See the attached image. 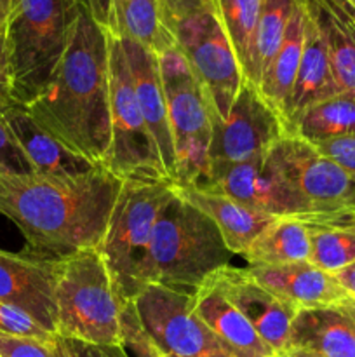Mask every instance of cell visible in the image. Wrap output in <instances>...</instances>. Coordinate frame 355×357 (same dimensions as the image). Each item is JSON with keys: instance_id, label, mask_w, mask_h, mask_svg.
Here are the masks:
<instances>
[{"instance_id": "38", "label": "cell", "mask_w": 355, "mask_h": 357, "mask_svg": "<svg viewBox=\"0 0 355 357\" xmlns=\"http://www.w3.org/2000/svg\"><path fill=\"white\" fill-rule=\"evenodd\" d=\"M14 105L10 96V79H9V59H7L6 31L0 28V114L7 107Z\"/></svg>"}, {"instance_id": "40", "label": "cell", "mask_w": 355, "mask_h": 357, "mask_svg": "<svg viewBox=\"0 0 355 357\" xmlns=\"http://www.w3.org/2000/svg\"><path fill=\"white\" fill-rule=\"evenodd\" d=\"M355 35V0H322Z\"/></svg>"}, {"instance_id": "2", "label": "cell", "mask_w": 355, "mask_h": 357, "mask_svg": "<svg viewBox=\"0 0 355 357\" xmlns=\"http://www.w3.org/2000/svg\"><path fill=\"white\" fill-rule=\"evenodd\" d=\"M66 149L104 166L111 142L106 30L80 7L68 47L42 93L24 107Z\"/></svg>"}, {"instance_id": "15", "label": "cell", "mask_w": 355, "mask_h": 357, "mask_svg": "<svg viewBox=\"0 0 355 357\" xmlns=\"http://www.w3.org/2000/svg\"><path fill=\"white\" fill-rule=\"evenodd\" d=\"M0 302L19 307L56 335V260L0 250Z\"/></svg>"}, {"instance_id": "13", "label": "cell", "mask_w": 355, "mask_h": 357, "mask_svg": "<svg viewBox=\"0 0 355 357\" xmlns=\"http://www.w3.org/2000/svg\"><path fill=\"white\" fill-rule=\"evenodd\" d=\"M204 188H214L246 208L274 218L310 215L308 206L285 180L270 152L216 171L209 187Z\"/></svg>"}, {"instance_id": "20", "label": "cell", "mask_w": 355, "mask_h": 357, "mask_svg": "<svg viewBox=\"0 0 355 357\" xmlns=\"http://www.w3.org/2000/svg\"><path fill=\"white\" fill-rule=\"evenodd\" d=\"M191 312L233 357H274L275 352L265 344L249 321L211 282L204 281L191 295Z\"/></svg>"}, {"instance_id": "36", "label": "cell", "mask_w": 355, "mask_h": 357, "mask_svg": "<svg viewBox=\"0 0 355 357\" xmlns=\"http://www.w3.org/2000/svg\"><path fill=\"white\" fill-rule=\"evenodd\" d=\"M63 342L72 357H132L124 345H93L66 338Z\"/></svg>"}, {"instance_id": "19", "label": "cell", "mask_w": 355, "mask_h": 357, "mask_svg": "<svg viewBox=\"0 0 355 357\" xmlns=\"http://www.w3.org/2000/svg\"><path fill=\"white\" fill-rule=\"evenodd\" d=\"M174 188L183 201L204 213L218 227L232 255L242 257L244 251L260 236L261 230L267 229L275 220L274 216L246 208L214 188L181 187V185H174Z\"/></svg>"}, {"instance_id": "3", "label": "cell", "mask_w": 355, "mask_h": 357, "mask_svg": "<svg viewBox=\"0 0 355 357\" xmlns=\"http://www.w3.org/2000/svg\"><path fill=\"white\" fill-rule=\"evenodd\" d=\"M233 255L218 227L176 194L157 220L145 267V286L194 295L205 278L230 265Z\"/></svg>"}, {"instance_id": "8", "label": "cell", "mask_w": 355, "mask_h": 357, "mask_svg": "<svg viewBox=\"0 0 355 357\" xmlns=\"http://www.w3.org/2000/svg\"><path fill=\"white\" fill-rule=\"evenodd\" d=\"M106 42L111 142L104 167L122 181L166 180L159 149L136 100L120 37L106 31Z\"/></svg>"}, {"instance_id": "14", "label": "cell", "mask_w": 355, "mask_h": 357, "mask_svg": "<svg viewBox=\"0 0 355 357\" xmlns=\"http://www.w3.org/2000/svg\"><path fill=\"white\" fill-rule=\"evenodd\" d=\"M205 281L211 282L249 321L271 351L278 352L285 349L291 324L299 312L298 309L258 284L247 268L225 265L205 278Z\"/></svg>"}, {"instance_id": "23", "label": "cell", "mask_w": 355, "mask_h": 357, "mask_svg": "<svg viewBox=\"0 0 355 357\" xmlns=\"http://www.w3.org/2000/svg\"><path fill=\"white\" fill-rule=\"evenodd\" d=\"M305 6H303L301 0H298V6H296L291 21L287 24V30H285L284 40H282L277 54L268 65L267 72L263 73L260 86H258L261 98L281 117V121L284 122V128L287 126L289 103H291L299 59H301L303 52V42H305Z\"/></svg>"}, {"instance_id": "26", "label": "cell", "mask_w": 355, "mask_h": 357, "mask_svg": "<svg viewBox=\"0 0 355 357\" xmlns=\"http://www.w3.org/2000/svg\"><path fill=\"white\" fill-rule=\"evenodd\" d=\"M242 258L249 267H274L308 261V232L296 216L275 218L244 251Z\"/></svg>"}, {"instance_id": "33", "label": "cell", "mask_w": 355, "mask_h": 357, "mask_svg": "<svg viewBox=\"0 0 355 357\" xmlns=\"http://www.w3.org/2000/svg\"><path fill=\"white\" fill-rule=\"evenodd\" d=\"M0 171L10 174H28L33 173V167L28 162L24 153L14 142L9 128L3 124L0 117Z\"/></svg>"}, {"instance_id": "35", "label": "cell", "mask_w": 355, "mask_h": 357, "mask_svg": "<svg viewBox=\"0 0 355 357\" xmlns=\"http://www.w3.org/2000/svg\"><path fill=\"white\" fill-rule=\"evenodd\" d=\"M317 149L333 159L355 181V135L317 143Z\"/></svg>"}, {"instance_id": "21", "label": "cell", "mask_w": 355, "mask_h": 357, "mask_svg": "<svg viewBox=\"0 0 355 357\" xmlns=\"http://www.w3.org/2000/svg\"><path fill=\"white\" fill-rule=\"evenodd\" d=\"M285 347L320 357H355V323L338 307L299 310Z\"/></svg>"}, {"instance_id": "17", "label": "cell", "mask_w": 355, "mask_h": 357, "mask_svg": "<svg viewBox=\"0 0 355 357\" xmlns=\"http://www.w3.org/2000/svg\"><path fill=\"white\" fill-rule=\"evenodd\" d=\"M246 268L258 284L298 310L338 307L348 296V291L338 282L336 275L310 261Z\"/></svg>"}, {"instance_id": "25", "label": "cell", "mask_w": 355, "mask_h": 357, "mask_svg": "<svg viewBox=\"0 0 355 357\" xmlns=\"http://www.w3.org/2000/svg\"><path fill=\"white\" fill-rule=\"evenodd\" d=\"M157 54L176 45L164 14L162 0H113V31Z\"/></svg>"}, {"instance_id": "29", "label": "cell", "mask_w": 355, "mask_h": 357, "mask_svg": "<svg viewBox=\"0 0 355 357\" xmlns=\"http://www.w3.org/2000/svg\"><path fill=\"white\" fill-rule=\"evenodd\" d=\"M298 0H261L260 16L254 31L253 52H251V70L246 82L258 89L263 73L277 54L285 30L291 21Z\"/></svg>"}, {"instance_id": "12", "label": "cell", "mask_w": 355, "mask_h": 357, "mask_svg": "<svg viewBox=\"0 0 355 357\" xmlns=\"http://www.w3.org/2000/svg\"><path fill=\"white\" fill-rule=\"evenodd\" d=\"M282 136H285L284 122L268 107L260 91L246 82L228 117L212 122L211 176L233 164L265 155Z\"/></svg>"}, {"instance_id": "24", "label": "cell", "mask_w": 355, "mask_h": 357, "mask_svg": "<svg viewBox=\"0 0 355 357\" xmlns=\"http://www.w3.org/2000/svg\"><path fill=\"white\" fill-rule=\"evenodd\" d=\"M310 241L308 261L329 274H338L355 261V211L296 216Z\"/></svg>"}, {"instance_id": "4", "label": "cell", "mask_w": 355, "mask_h": 357, "mask_svg": "<svg viewBox=\"0 0 355 357\" xmlns=\"http://www.w3.org/2000/svg\"><path fill=\"white\" fill-rule=\"evenodd\" d=\"M80 7L79 0H13L3 31L14 103L26 107L47 86Z\"/></svg>"}, {"instance_id": "18", "label": "cell", "mask_w": 355, "mask_h": 357, "mask_svg": "<svg viewBox=\"0 0 355 357\" xmlns=\"http://www.w3.org/2000/svg\"><path fill=\"white\" fill-rule=\"evenodd\" d=\"M3 124L9 128L14 142L24 153L33 173L44 176H77L94 169V164L82 159L61 142L45 131L24 107L10 105L0 114Z\"/></svg>"}, {"instance_id": "16", "label": "cell", "mask_w": 355, "mask_h": 357, "mask_svg": "<svg viewBox=\"0 0 355 357\" xmlns=\"http://www.w3.org/2000/svg\"><path fill=\"white\" fill-rule=\"evenodd\" d=\"M120 42L125 58H127L139 110H141L146 126L155 139L167 178L174 181L176 155H174V142L166 93H164L162 77H160L159 56L155 51L131 40V38L120 37Z\"/></svg>"}, {"instance_id": "10", "label": "cell", "mask_w": 355, "mask_h": 357, "mask_svg": "<svg viewBox=\"0 0 355 357\" xmlns=\"http://www.w3.org/2000/svg\"><path fill=\"white\" fill-rule=\"evenodd\" d=\"M131 302L150 337L171 357H233L191 312L188 293L148 284Z\"/></svg>"}, {"instance_id": "45", "label": "cell", "mask_w": 355, "mask_h": 357, "mask_svg": "<svg viewBox=\"0 0 355 357\" xmlns=\"http://www.w3.org/2000/svg\"><path fill=\"white\" fill-rule=\"evenodd\" d=\"M10 6H13V0H0V28H3V24H6Z\"/></svg>"}, {"instance_id": "5", "label": "cell", "mask_w": 355, "mask_h": 357, "mask_svg": "<svg viewBox=\"0 0 355 357\" xmlns=\"http://www.w3.org/2000/svg\"><path fill=\"white\" fill-rule=\"evenodd\" d=\"M124 300L97 250L56 260V335L93 345H124Z\"/></svg>"}, {"instance_id": "9", "label": "cell", "mask_w": 355, "mask_h": 357, "mask_svg": "<svg viewBox=\"0 0 355 357\" xmlns=\"http://www.w3.org/2000/svg\"><path fill=\"white\" fill-rule=\"evenodd\" d=\"M176 45L204 89L212 122L225 121L246 84L216 7L194 10L171 26Z\"/></svg>"}, {"instance_id": "31", "label": "cell", "mask_w": 355, "mask_h": 357, "mask_svg": "<svg viewBox=\"0 0 355 357\" xmlns=\"http://www.w3.org/2000/svg\"><path fill=\"white\" fill-rule=\"evenodd\" d=\"M120 330L124 347L132 357H169L145 330L132 302H124L122 307Z\"/></svg>"}, {"instance_id": "44", "label": "cell", "mask_w": 355, "mask_h": 357, "mask_svg": "<svg viewBox=\"0 0 355 357\" xmlns=\"http://www.w3.org/2000/svg\"><path fill=\"white\" fill-rule=\"evenodd\" d=\"M52 351H54L56 357H72L68 349H66L65 342H63V338L58 337V335H54V338H52Z\"/></svg>"}, {"instance_id": "41", "label": "cell", "mask_w": 355, "mask_h": 357, "mask_svg": "<svg viewBox=\"0 0 355 357\" xmlns=\"http://www.w3.org/2000/svg\"><path fill=\"white\" fill-rule=\"evenodd\" d=\"M334 275H336L338 282H340V284L347 289L348 295L355 296V261Z\"/></svg>"}, {"instance_id": "27", "label": "cell", "mask_w": 355, "mask_h": 357, "mask_svg": "<svg viewBox=\"0 0 355 357\" xmlns=\"http://www.w3.org/2000/svg\"><path fill=\"white\" fill-rule=\"evenodd\" d=\"M287 135L313 145L355 135V93L341 91L308 107L291 122Z\"/></svg>"}, {"instance_id": "7", "label": "cell", "mask_w": 355, "mask_h": 357, "mask_svg": "<svg viewBox=\"0 0 355 357\" xmlns=\"http://www.w3.org/2000/svg\"><path fill=\"white\" fill-rule=\"evenodd\" d=\"M157 56L176 155L174 185L204 188L211 181V105L178 45Z\"/></svg>"}, {"instance_id": "42", "label": "cell", "mask_w": 355, "mask_h": 357, "mask_svg": "<svg viewBox=\"0 0 355 357\" xmlns=\"http://www.w3.org/2000/svg\"><path fill=\"white\" fill-rule=\"evenodd\" d=\"M274 357H320V356L312 354V352L301 351V349H291V347H285V349H282V351L275 352Z\"/></svg>"}, {"instance_id": "22", "label": "cell", "mask_w": 355, "mask_h": 357, "mask_svg": "<svg viewBox=\"0 0 355 357\" xmlns=\"http://www.w3.org/2000/svg\"><path fill=\"white\" fill-rule=\"evenodd\" d=\"M305 6V3H303ZM306 10V7H305ZM341 93L340 86L334 77L331 66L329 52H327L326 40L320 33L319 26L306 10L305 20V42H303L301 59H299L298 75H296L294 89H292L291 103H289L287 126L285 135L291 122L312 105Z\"/></svg>"}, {"instance_id": "34", "label": "cell", "mask_w": 355, "mask_h": 357, "mask_svg": "<svg viewBox=\"0 0 355 357\" xmlns=\"http://www.w3.org/2000/svg\"><path fill=\"white\" fill-rule=\"evenodd\" d=\"M0 357H56L52 342L0 333Z\"/></svg>"}, {"instance_id": "39", "label": "cell", "mask_w": 355, "mask_h": 357, "mask_svg": "<svg viewBox=\"0 0 355 357\" xmlns=\"http://www.w3.org/2000/svg\"><path fill=\"white\" fill-rule=\"evenodd\" d=\"M103 30L113 31V0H79Z\"/></svg>"}, {"instance_id": "30", "label": "cell", "mask_w": 355, "mask_h": 357, "mask_svg": "<svg viewBox=\"0 0 355 357\" xmlns=\"http://www.w3.org/2000/svg\"><path fill=\"white\" fill-rule=\"evenodd\" d=\"M260 7L261 0H216L219 21L225 28L226 37L239 59L246 80L251 70V52H253Z\"/></svg>"}, {"instance_id": "28", "label": "cell", "mask_w": 355, "mask_h": 357, "mask_svg": "<svg viewBox=\"0 0 355 357\" xmlns=\"http://www.w3.org/2000/svg\"><path fill=\"white\" fill-rule=\"evenodd\" d=\"M319 26L334 77L345 93H355V35L322 0H301Z\"/></svg>"}, {"instance_id": "46", "label": "cell", "mask_w": 355, "mask_h": 357, "mask_svg": "<svg viewBox=\"0 0 355 357\" xmlns=\"http://www.w3.org/2000/svg\"><path fill=\"white\" fill-rule=\"evenodd\" d=\"M167 356H169V354H167ZM169 357H171V356H169Z\"/></svg>"}, {"instance_id": "6", "label": "cell", "mask_w": 355, "mask_h": 357, "mask_svg": "<svg viewBox=\"0 0 355 357\" xmlns=\"http://www.w3.org/2000/svg\"><path fill=\"white\" fill-rule=\"evenodd\" d=\"M173 195L174 181L167 178L148 181L127 180L122 183L97 251L124 302H131L145 288V267L153 230Z\"/></svg>"}, {"instance_id": "32", "label": "cell", "mask_w": 355, "mask_h": 357, "mask_svg": "<svg viewBox=\"0 0 355 357\" xmlns=\"http://www.w3.org/2000/svg\"><path fill=\"white\" fill-rule=\"evenodd\" d=\"M0 333L40 342H52L54 338V333L45 330L30 314L3 302H0Z\"/></svg>"}, {"instance_id": "43", "label": "cell", "mask_w": 355, "mask_h": 357, "mask_svg": "<svg viewBox=\"0 0 355 357\" xmlns=\"http://www.w3.org/2000/svg\"><path fill=\"white\" fill-rule=\"evenodd\" d=\"M338 309L343 310V312L347 314V316L350 317V319L355 323V296L348 295L347 298H345L343 302H341L340 305H338Z\"/></svg>"}, {"instance_id": "11", "label": "cell", "mask_w": 355, "mask_h": 357, "mask_svg": "<svg viewBox=\"0 0 355 357\" xmlns=\"http://www.w3.org/2000/svg\"><path fill=\"white\" fill-rule=\"evenodd\" d=\"M270 155L308 206L310 215L355 211V181L313 143L285 135Z\"/></svg>"}, {"instance_id": "37", "label": "cell", "mask_w": 355, "mask_h": 357, "mask_svg": "<svg viewBox=\"0 0 355 357\" xmlns=\"http://www.w3.org/2000/svg\"><path fill=\"white\" fill-rule=\"evenodd\" d=\"M164 14L169 28L176 23L180 17L194 13V10L205 9V7H216V0H162ZM173 31V30H171Z\"/></svg>"}, {"instance_id": "1", "label": "cell", "mask_w": 355, "mask_h": 357, "mask_svg": "<svg viewBox=\"0 0 355 357\" xmlns=\"http://www.w3.org/2000/svg\"><path fill=\"white\" fill-rule=\"evenodd\" d=\"M122 183L104 166L77 176L0 171V215L24 236V255L61 260L100 248Z\"/></svg>"}]
</instances>
